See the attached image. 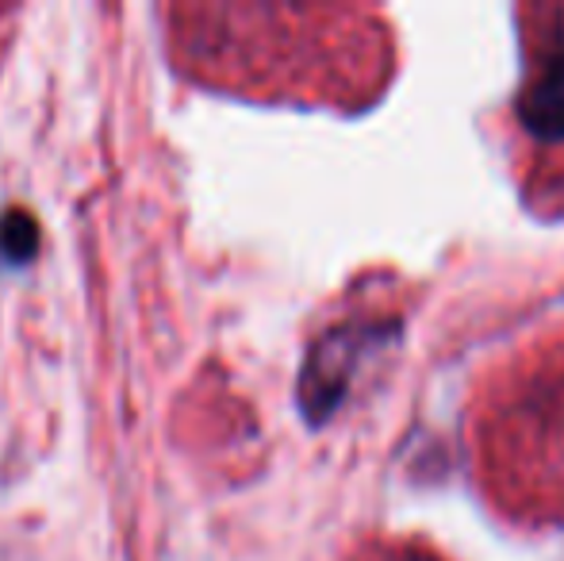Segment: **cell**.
Segmentation results:
<instances>
[{
	"instance_id": "4",
	"label": "cell",
	"mask_w": 564,
	"mask_h": 561,
	"mask_svg": "<svg viewBox=\"0 0 564 561\" xmlns=\"http://www.w3.org/2000/svg\"><path fill=\"white\" fill-rule=\"evenodd\" d=\"M403 561H438V558H434V554H426V550H411V554L403 558Z\"/></svg>"
},
{
	"instance_id": "1",
	"label": "cell",
	"mask_w": 564,
	"mask_h": 561,
	"mask_svg": "<svg viewBox=\"0 0 564 561\" xmlns=\"http://www.w3.org/2000/svg\"><path fill=\"white\" fill-rule=\"evenodd\" d=\"M395 323H346L319 338L307 350V362L300 369L296 400L300 412L312 427H323L330 416L341 408L349 385H354V369L361 366V358L369 350L388 343V335H395Z\"/></svg>"
},
{
	"instance_id": "2",
	"label": "cell",
	"mask_w": 564,
	"mask_h": 561,
	"mask_svg": "<svg viewBox=\"0 0 564 561\" xmlns=\"http://www.w3.org/2000/svg\"><path fill=\"white\" fill-rule=\"evenodd\" d=\"M519 123L530 139L545 142V147L564 142V31L553 54L545 58L542 74L519 97Z\"/></svg>"
},
{
	"instance_id": "3",
	"label": "cell",
	"mask_w": 564,
	"mask_h": 561,
	"mask_svg": "<svg viewBox=\"0 0 564 561\" xmlns=\"http://www.w3.org/2000/svg\"><path fill=\"white\" fill-rule=\"evenodd\" d=\"M39 255V224L31 212L8 208L0 212V262L28 266Z\"/></svg>"
}]
</instances>
